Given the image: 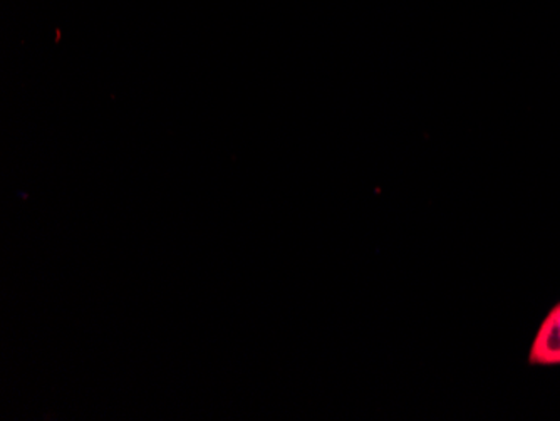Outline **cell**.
<instances>
[{"mask_svg":"<svg viewBox=\"0 0 560 421\" xmlns=\"http://www.w3.org/2000/svg\"><path fill=\"white\" fill-rule=\"evenodd\" d=\"M527 364L532 367H560V301L540 320L528 348Z\"/></svg>","mask_w":560,"mask_h":421,"instance_id":"6da1fadb","label":"cell"}]
</instances>
